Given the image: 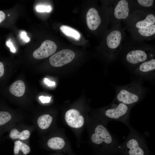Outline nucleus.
I'll use <instances>...</instances> for the list:
<instances>
[{
	"label": "nucleus",
	"instance_id": "19",
	"mask_svg": "<svg viewBox=\"0 0 155 155\" xmlns=\"http://www.w3.org/2000/svg\"><path fill=\"white\" fill-rule=\"evenodd\" d=\"M20 150H21L24 154H27L30 152V148L29 146L21 141H17L14 143V154H18Z\"/></svg>",
	"mask_w": 155,
	"mask_h": 155
},
{
	"label": "nucleus",
	"instance_id": "14",
	"mask_svg": "<svg viewBox=\"0 0 155 155\" xmlns=\"http://www.w3.org/2000/svg\"><path fill=\"white\" fill-rule=\"evenodd\" d=\"M26 87L24 82L21 80H18L10 86L9 90L13 95L17 97H21L24 94Z\"/></svg>",
	"mask_w": 155,
	"mask_h": 155
},
{
	"label": "nucleus",
	"instance_id": "2",
	"mask_svg": "<svg viewBox=\"0 0 155 155\" xmlns=\"http://www.w3.org/2000/svg\"><path fill=\"white\" fill-rule=\"evenodd\" d=\"M114 100L132 108L141 102L147 92V89L140 81H133L127 85L115 87Z\"/></svg>",
	"mask_w": 155,
	"mask_h": 155
},
{
	"label": "nucleus",
	"instance_id": "10",
	"mask_svg": "<svg viewBox=\"0 0 155 155\" xmlns=\"http://www.w3.org/2000/svg\"><path fill=\"white\" fill-rule=\"evenodd\" d=\"M57 46L53 41L46 40L43 42L40 46L33 52V57L37 59L47 58L54 54L56 51Z\"/></svg>",
	"mask_w": 155,
	"mask_h": 155
},
{
	"label": "nucleus",
	"instance_id": "7",
	"mask_svg": "<svg viewBox=\"0 0 155 155\" xmlns=\"http://www.w3.org/2000/svg\"><path fill=\"white\" fill-rule=\"evenodd\" d=\"M124 37L123 30L117 26L110 30L106 38L107 55L110 61L114 60L121 50Z\"/></svg>",
	"mask_w": 155,
	"mask_h": 155
},
{
	"label": "nucleus",
	"instance_id": "25",
	"mask_svg": "<svg viewBox=\"0 0 155 155\" xmlns=\"http://www.w3.org/2000/svg\"><path fill=\"white\" fill-rule=\"evenodd\" d=\"M6 44V45L10 48L11 52L13 53H15L16 52V50L13 46V44L11 42L7 41Z\"/></svg>",
	"mask_w": 155,
	"mask_h": 155
},
{
	"label": "nucleus",
	"instance_id": "23",
	"mask_svg": "<svg viewBox=\"0 0 155 155\" xmlns=\"http://www.w3.org/2000/svg\"><path fill=\"white\" fill-rule=\"evenodd\" d=\"M39 99L43 103H48L50 102L51 98L48 96H41L39 97Z\"/></svg>",
	"mask_w": 155,
	"mask_h": 155
},
{
	"label": "nucleus",
	"instance_id": "27",
	"mask_svg": "<svg viewBox=\"0 0 155 155\" xmlns=\"http://www.w3.org/2000/svg\"><path fill=\"white\" fill-rule=\"evenodd\" d=\"M44 82L49 86H53L55 85V82L51 81L46 78H44Z\"/></svg>",
	"mask_w": 155,
	"mask_h": 155
},
{
	"label": "nucleus",
	"instance_id": "4",
	"mask_svg": "<svg viewBox=\"0 0 155 155\" xmlns=\"http://www.w3.org/2000/svg\"><path fill=\"white\" fill-rule=\"evenodd\" d=\"M125 141L121 145L120 153L123 155H148L149 151L144 137L131 125Z\"/></svg>",
	"mask_w": 155,
	"mask_h": 155
},
{
	"label": "nucleus",
	"instance_id": "9",
	"mask_svg": "<svg viewBox=\"0 0 155 155\" xmlns=\"http://www.w3.org/2000/svg\"><path fill=\"white\" fill-rule=\"evenodd\" d=\"M75 56L72 51L69 49H63L52 55L49 58V62L54 67H60L70 62Z\"/></svg>",
	"mask_w": 155,
	"mask_h": 155
},
{
	"label": "nucleus",
	"instance_id": "20",
	"mask_svg": "<svg viewBox=\"0 0 155 155\" xmlns=\"http://www.w3.org/2000/svg\"><path fill=\"white\" fill-rule=\"evenodd\" d=\"M11 118V115L8 112L5 111L0 112V126L4 125L9 121Z\"/></svg>",
	"mask_w": 155,
	"mask_h": 155
},
{
	"label": "nucleus",
	"instance_id": "6",
	"mask_svg": "<svg viewBox=\"0 0 155 155\" xmlns=\"http://www.w3.org/2000/svg\"><path fill=\"white\" fill-rule=\"evenodd\" d=\"M154 49L144 46L132 47L128 50L124 56L126 64L131 69L136 65L154 58Z\"/></svg>",
	"mask_w": 155,
	"mask_h": 155
},
{
	"label": "nucleus",
	"instance_id": "18",
	"mask_svg": "<svg viewBox=\"0 0 155 155\" xmlns=\"http://www.w3.org/2000/svg\"><path fill=\"white\" fill-rule=\"evenodd\" d=\"M60 28L61 31L67 36L72 37L76 40H79L80 37V33L71 27L63 25Z\"/></svg>",
	"mask_w": 155,
	"mask_h": 155
},
{
	"label": "nucleus",
	"instance_id": "15",
	"mask_svg": "<svg viewBox=\"0 0 155 155\" xmlns=\"http://www.w3.org/2000/svg\"><path fill=\"white\" fill-rule=\"evenodd\" d=\"M65 144L64 140L59 137L51 138L49 140L47 145L49 147L53 149L59 150L63 148Z\"/></svg>",
	"mask_w": 155,
	"mask_h": 155
},
{
	"label": "nucleus",
	"instance_id": "24",
	"mask_svg": "<svg viewBox=\"0 0 155 155\" xmlns=\"http://www.w3.org/2000/svg\"><path fill=\"white\" fill-rule=\"evenodd\" d=\"M5 67L3 63L0 61V78L3 77L5 73Z\"/></svg>",
	"mask_w": 155,
	"mask_h": 155
},
{
	"label": "nucleus",
	"instance_id": "5",
	"mask_svg": "<svg viewBox=\"0 0 155 155\" xmlns=\"http://www.w3.org/2000/svg\"><path fill=\"white\" fill-rule=\"evenodd\" d=\"M131 107L114 99L103 110L102 115L105 124L112 121L121 122L128 127L130 125L129 119Z\"/></svg>",
	"mask_w": 155,
	"mask_h": 155
},
{
	"label": "nucleus",
	"instance_id": "8",
	"mask_svg": "<svg viewBox=\"0 0 155 155\" xmlns=\"http://www.w3.org/2000/svg\"><path fill=\"white\" fill-rule=\"evenodd\" d=\"M131 69L133 73L142 79L154 81L155 78V59L154 58L142 62Z\"/></svg>",
	"mask_w": 155,
	"mask_h": 155
},
{
	"label": "nucleus",
	"instance_id": "17",
	"mask_svg": "<svg viewBox=\"0 0 155 155\" xmlns=\"http://www.w3.org/2000/svg\"><path fill=\"white\" fill-rule=\"evenodd\" d=\"M30 135V133L28 130H24L20 132L16 129H12L9 134V136L11 139H19L22 140L28 139Z\"/></svg>",
	"mask_w": 155,
	"mask_h": 155
},
{
	"label": "nucleus",
	"instance_id": "28",
	"mask_svg": "<svg viewBox=\"0 0 155 155\" xmlns=\"http://www.w3.org/2000/svg\"><path fill=\"white\" fill-rule=\"evenodd\" d=\"M5 16L4 13L0 11V23L5 19Z\"/></svg>",
	"mask_w": 155,
	"mask_h": 155
},
{
	"label": "nucleus",
	"instance_id": "16",
	"mask_svg": "<svg viewBox=\"0 0 155 155\" xmlns=\"http://www.w3.org/2000/svg\"><path fill=\"white\" fill-rule=\"evenodd\" d=\"M52 121V118L48 114L42 115L39 117L37 123L41 129H45L48 128L51 125Z\"/></svg>",
	"mask_w": 155,
	"mask_h": 155
},
{
	"label": "nucleus",
	"instance_id": "26",
	"mask_svg": "<svg viewBox=\"0 0 155 155\" xmlns=\"http://www.w3.org/2000/svg\"><path fill=\"white\" fill-rule=\"evenodd\" d=\"M21 38L24 40L26 42L30 41V38L27 35V33L25 31L22 32L20 34Z\"/></svg>",
	"mask_w": 155,
	"mask_h": 155
},
{
	"label": "nucleus",
	"instance_id": "22",
	"mask_svg": "<svg viewBox=\"0 0 155 155\" xmlns=\"http://www.w3.org/2000/svg\"><path fill=\"white\" fill-rule=\"evenodd\" d=\"M36 11L39 12H49L51 8L50 6L39 5L36 7Z\"/></svg>",
	"mask_w": 155,
	"mask_h": 155
},
{
	"label": "nucleus",
	"instance_id": "21",
	"mask_svg": "<svg viewBox=\"0 0 155 155\" xmlns=\"http://www.w3.org/2000/svg\"><path fill=\"white\" fill-rule=\"evenodd\" d=\"M136 1L140 5L146 8L151 7L154 4V1L153 0H138Z\"/></svg>",
	"mask_w": 155,
	"mask_h": 155
},
{
	"label": "nucleus",
	"instance_id": "11",
	"mask_svg": "<svg viewBox=\"0 0 155 155\" xmlns=\"http://www.w3.org/2000/svg\"><path fill=\"white\" fill-rule=\"evenodd\" d=\"M130 6L127 0H121L117 1L113 8L112 14L116 20H126L130 16Z\"/></svg>",
	"mask_w": 155,
	"mask_h": 155
},
{
	"label": "nucleus",
	"instance_id": "13",
	"mask_svg": "<svg viewBox=\"0 0 155 155\" xmlns=\"http://www.w3.org/2000/svg\"><path fill=\"white\" fill-rule=\"evenodd\" d=\"M86 21L88 28L94 31L97 29L101 22V18L95 8H90L86 14Z\"/></svg>",
	"mask_w": 155,
	"mask_h": 155
},
{
	"label": "nucleus",
	"instance_id": "1",
	"mask_svg": "<svg viewBox=\"0 0 155 155\" xmlns=\"http://www.w3.org/2000/svg\"><path fill=\"white\" fill-rule=\"evenodd\" d=\"M129 17V29L137 39L146 40L154 38L155 34V16L154 13L137 10Z\"/></svg>",
	"mask_w": 155,
	"mask_h": 155
},
{
	"label": "nucleus",
	"instance_id": "3",
	"mask_svg": "<svg viewBox=\"0 0 155 155\" xmlns=\"http://www.w3.org/2000/svg\"><path fill=\"white\" fill-rule=\"evenodd\" d=\"M94 131L91 136L94 144L101 146L110 155L120 153L121 144L105 126L98 124L96 125Z\"/></svg>",
	"mask_w": 155,
	"mask_h": 155
},
{
	"label": "nucleus",
	"instance_id": "12",
	"mask_svg": "<svg viewBox=\"0 0 155 155\" xmlns=\"http://www.w3.org/2000/svg\"><path fill=\"white\" fill-rule=\"evenodd\" d=\"M65 118L67 124L73 128H80L84 124V117L78 110L75 109L67 111L65 114Z\"/></svg>",
	"mask_w": 155,
	"mask_h": 155
}]
</instances>
